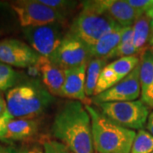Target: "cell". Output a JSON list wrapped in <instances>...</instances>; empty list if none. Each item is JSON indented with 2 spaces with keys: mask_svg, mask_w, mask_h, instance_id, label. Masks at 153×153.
I'll list each match as a JSON object with an SVG mask.
<instances>
[{
  "mask_svg": "<svg viewBox=\"0 0 153 153\" xmlns=\"http://www.w3.org/2000/svg\"><path fill=\"white\" fill-rule=\"evenodd\" d=\"M38 130V122L34 118H11L7 123L5 140H26L34 136Z\"/></svg>",
  "mask_w": 153,
  "mask_h": 153,
  "instance_id": "15",
  "label": "cell"
},
{
  "mask_svg": "<svg viewBox=\"0 0 153 153\" xmlns=\"http://www.w3.org/2000/svg\"><path fill=\"white\" fill-rule=\"evenodd\" d=\"M123 28L119 27L105 35L93 46L89 47L92 57L100 58L108 60L110 55L120 44Z\"/></svg>",
  "mask_w": 153,
  "mask_h": 153,
  "instance_id": "16",
  "label": "cell"
},
{
  "mask_svg": "<svg viewBox=\"0 0 153 153\" xmlns=\"http://www.w3.org/2000/svg\"><path fill=\"white\" fill-rule=\"evenodd\" d=\"M148 44H149L150 46H153V37L149 39V43H148Z\"/></svg>",
  "mask_w": 153,
  "mask_h": 153,
  "instance_id": "34",
  "label": "cell"
},
{
  "mask_svg": "<svg viewBox=\"0 0 153 153\" xmlns=\"http://www.w3.org/2000/svg\"><path fill=\"white\" fill-rule=\"evenodd\" d=\"M49 59L63 70H66L88 65L92 55L87 44L67 32L59 48Z\"/></svg>",
  "mask_w": 153,
  "mask_h": 153,
  "instance_id": "7",
  "label": "cell"
},
{
  "mask_svg": "<svg viewBox=\"0 0 153 153\" xmlns=\"http://www.w3.org/2000/svg\"><path fill=\"white\" fill-rule=\"evenodd\" d=\"M149 18L151 19V35H150V38L153 37V14L149 16Z\"/></svg>",
  "mask_w": 153,
  "mask_h": 153,
  "instance_id": "33",
  "label": "cell"
},
{
  "mask_svg": "<svg viewBox=\"0 0 153 153\" xmlns=\"http://www.w3.org/2000/svg\"><path fill=\"white\" fill-rule=\"evenodd\" d=\"M120 81L121 79L118 77V76L106 65L102 70L100 76L99 77L94 96L108 90L111 88L115 86L116 84H117Z\"/></svg>",
  "mask_w": 153,
  "mask_h": 153,
  "instance_id": "21",
  "label": "cell"
},
{
  "mask_svg": "<svg viewBox=\"0 0 153 153\" xmlns=\"http://www.w3.org/2000/svg\"><path fill=\"white\" fill-rule=\"evenodd\" d=\"M88 65H82L65 71V81L61 91V96L78 100L88 105V99L85 94V81Z\"/></svg>",
  "mask_w": 153,
  "mask_h": 153,
  "instance_id": "12",
  "label": "cell"
},
{
  "mask_svg": "<svg viewBox=\"0 0 153 153\" xmlns=\"http://www.w3.org/2000/svg\"><path fill=\"white\" fill-rule=\"evenodd\" d=\"M19 80V74L12 66L0 62V91L10 90Z\"/></svg>",
  "mask_w": 153,
  "mask_h": 153,
  "instance_id": "22",
  "label": "cell"
},
{
  "mask_svg": "<svg viewBox=\"0 0 153 153\" xmlns=\"http://www.w3.org/2000/svg\"><path fill=\"white\" fill-rule=\"evenodd\" d=\"M55 97L38 80L20 83L6 93L9 112L13 118H35L54 102Z\"/></svg>",
  "mask_w": 153,
  "mask_h": 153,
  "instance_id": "3",
  "label": "cell"
},
{
  "mask_svg": "<svg viewBox=\"0 0 153 153\" xmlns=\"http://www.w3.org/2000/svg\"><path fill=\"white\" fill-rule=\"evenodd\" d=\"M107 64L108 63L106 60L96 57H92V59L88 63L85 81V94L87 97L94 96L99 77Z\"/></svg>",
  "mask_w": 153,
  "mask_h": 153,
  "instance_id": "17",
  "label": "cell"
},
{
  "mask_svg": "<svg viewBox=\"0 0 153 153\" xmlns=\"http://www.w3.org/2000/svg\"><path fill=\"white\" fill-rule=\"evenodd\" d=\"M134 38L133 44L141 54L146 49V45L149 43L151 35V19L145 14L133 25Z\"/></svg>",
  "mask_w": 153,
  "mask_h": 153,
  "instance_id": "18",
  "label": "cell"
},
{
  "mask_svg": "<svg viewBox=\"0 0 153 153\" xmlns=\"http://www.w3.org/2000/svg\"><path fill=\"white\" fill-rule=\"evenodd\" d=\"M152 153H153V152H152Z\"/></svg>",
  "mask_w": 153,
  "mask_h": 153,
  "instance_id": "35",
  "label": "cell"
},
{
  "mask_svg": "<svg viewBox=\"0 0 153 153\" xmlns=\"http://www.w3.org/2000/svg\"><path fill=\"white\" fill-rule=\"evenodd\" d=\"M44 153H71L65 145L56 140H48L44 143Z\"/></svg>",
  "mask_w": 153,
  "mask_h": 153,
  "instance_id": "25",
  "label": "cell"
},
{
  "mask_svg": "<svg viewBox=\"0 0 153 153\" xmlns=\"http://www.w3.org/2000/svg\"><path fill=\"white\" fill-rule=\"evenodd\" d=\"M153 135L145 129L139 130L132 145L130 153H152Z\"/></svg>",
  "mask_w": 153,
  "mask_h": 153,
  "instance_id": "20",
  "label": "cell"
},
{
  "mask_svg": "<svg viewBox=\"0 0 153 153\" xmlns=\"http://www.w3.org/2000/svg\"><path fill=\"white\" fill-rule=\"evenodd\" d=\"M140 62V58L138 55L126 56L107 64V66L114 71L121 80H123L136 67Z\"/></svg>",
  "mask_w": 153,
  "mask_h": 153,
  "instance_id": "19",
  "label": "cell"
},
{
  "mask_svg": "<svg viewBox=\"0 0 153 153\" xmlns=\"http://www.w3.org/2000/svg\"><path fill=\"white\" fill-rule=\"evenodd\" d=\"M94 3L99 10L107 14L121 27H133L137 19L141 16L126 0H97Z\"/></svg>",
  "mask_w": 153,
  "mask_h": 153,
  "instance_id": "11",
  "label": "cell"
},
{
  "mask_svg": "<svg viewBox=\"0 0 153 153\" xmlns=\"http://www.w3.org/2000/svg\"><path fill=\"white\" fill-rule=\"evenodd\" d=\"M35 66L41 73L43 83L49 93L54 96H61L65 81V71L49 58L44 56H40Z\"/></svg>",
  "mask_w": 153,
  "mask_h": 153,
  "instance_id": "13",
  "label": "cell"
},
{
  "mask_svg": "<svg viewBox=\"0 0 153 153\" xmlns=\"http://www.w3.org/2000/svg\"><path fill=\"white\" fill-rule=\"evenodd\" d=\"M126 1L140 16L146 14L152 3V0H126Z\"/></svg>",
  "mask_w": 153,
  "mask_h": 153,
  "instance_id": "26",
  "label": "cell"
},
{
  "mask_svg": "<svg viewBox=\"0 0 153 153\" xmlns=\"http://www.w3.org/2000/svg\"><path fill=\"white\" fill-rule=\"evenodd\" d=\"M140 100L153 109V49H146L140 55Z\"/></svg>",
  "mask_w": 153,
  "mask_h": 153,
  "instance_id": "14",
  "label": "cell"
},
{
  "mask_svg": "<svg viewBox=\"0 0 153 153\" xmlns=\"http://www.w3.org/2000/svg\"><path fill=\"white\" fill-rule=\"evenodd\" d=\"M84 105L91 118L96 153H130L136 132L116 124L89 104Z\"/></svg>",
  "mask_w": 153,
  "mask_h": 153,
  "instance_id": "2",
  "label": "cell"
},
{
  "mask_svg": "<svg viewBox=\"0 0 153 153\" xmlns=\"http://www.w3.org/2000/svg\"><path fill=\"white\" fill-rule=\"evenodd\" d=\"M7 119H0V139L4 140H5L6 132H7Z\"/></svg>",
  "mask_w": 153,
  "mask_h": 153,
  "instance_id": "29",
  "label": "cell"
},
{
  "mask_svg": "<svg viewBox=\"0 0 153 153\" xmlns=\"http://www.w3.org/2000/svg\"><path fill=\"white\" fill-rule=\"evenodd\" d=\"M51 131L71 153H94L91 118L82 102L66 101L55 115Z\"/></svg>",
  "mask_w": 153,
  "mask_h": 153,
  "instance_id": "1",
  "label": "cell"
},
{
  "mask_svg": "<svg viewBox=\"0 0 153 153\" xmlns=\"http://www.w3.org/2000/svg\"><path fill=\"white\" fill-rule=\"evenodd\" d=\"M82 9L71 22L69 33L73 34L88 47L105 35L121 27L112 18L99 10L94 1H83Z\"/></svg>",
  "mask_w": 153,
  "mask_h": 153,
  "instance_id": "4",
  "label": "cell"
},
{
  "mask_svg": "<svg viewBox=\"0 0 153 153\" xmlns=\"http://www.w3.org/2000/svg\"><path fill=\"white\" fill-rule=\"evenodd\" d=\"M11 7L16 12L22 27H35L50 24L66 23V16L42 4L39 0L14 2Z\"/></svg>",
  "mask_w": 153,
  "mask_h": 153,
  "instance_id": "6",
  "label": "cell"
},
{
  "mask_svg": "<svg viewBox=\"0 0 153 153\" xmlns=\"http://www.w3.org/2000/svg\"><path fill=\"white\" fill-rule=\"evenodd\" d=\"M61 24H50L24 29V34L31 47L38 54L50 58L59 48L66 33Z\"/></svg>",
  "mask_w": 153,
  "mask_h": 153,
  "instance_id": "8",
  "label": "cell"
},
{
  "mask_svg": "<svg viewBox=\"0 0 153 153\" xmlns=\"http://www.w3.org/2000/svg\"><path fill=\"white\" fill-rule=\"evenodd\" d=\"M42 4L53 9L54 10L60 12L66 16L67 11L71 10L76 6V2L75 1H67V0H39Z\"/></svg>",
  "mask_w": 153,
  "mask_h": 153,
  "instance_id": "24",
  "label": "cell"
},
{
  "mask_svg": "<svg viewBox=\"0 0 153 153\" xmlns=\"http://www.w3.org/2000/svg\"><path fill=\"white\" fill-rule=\"evenodd\" d=\"M146 129H147V131L153 135V111L152 112H150V114H149V117H148V119L147 122H146Z\"/></svg>",
  "mask_w": 153,
  "mask_h": 153,
  "instance_id": "30",
  "label": "cell"
},
{
  "mask_svg": "<svg viewBox=\"0 0 153 153\" xmlns=\"http://www.w3.org/2000/svg\"><path fill=\"white\" fill-rule=\"evenodd\" d=\"M14 152L15 150H13L12 148L0 146V153H14Z\"/></svg>",
  "mask_w": 153,
  "mask_h": 153,
  "instance_id": "31",
  "label": "cell"
},
{
  "mask_svg": "<svg viewBox=\"0 0 153 153\" xmlns=\"http://www.w3.org/2000/svg\"><path fill=\"white\" fill-rule=\"evenodd\" d=\"M41 55L26 43L18 39L0 40V62L10 66L27 68L35 66Z\"/></svg>",
  "mask_w": 153,
  "mask_h": 153,
  "instance_id": "9",
  "label": "cell"
},
{
  "mask_svg": "<svg viewBox=\"0 0 153 153\" xmlns=\"http://www.w3.org/2000/svg\"><path fill=\"white\" fill-rule=\"evenodd\" d=\"M152 14H153V0H152V3H151L150 8H149V10H148V11L146 12V15L149 17V16H151Z\"/></svg>",
  "mask_w": 153,
  "mask_h": 153,
  "instance_id": "32",
  "label": "cell"
},
{
  "mask_svg": "<svg viewBox=\"0 0 153 153\" xmlns=\"http://www.w3.org/2000/svg\"><path fill=\"white\" fill-rule=\"evenodd\" d=\"M11 118H13V117H11V115L9 112L7 101L4 98L3 94L0 92V119L10 120Z\"/></svg>",
  "mask_w": 153,
  "mask_h": 153,
  "instance_id": "27",
  "label": "cell"
},
{
  "mask_svg": "<svg viewBox=\"0 0 153 153\" xmlns=\"http://www.w3.org/2000/svg\"><path fill=\"white\" fill-rule=\"evenodd\" d=\"M14 153H44V150H42L38 146H32V147H26L16 151Z\"/></svg>",
  "mask_w": 153,
  "mask_h": 153,
  "instance_id": "28",
  "label": "cell"
},
{
  "mask_svg": "<svg viewBox=\"0 0 153 153\" xmlns=\"http://www.w3.org/2000/svg\"><path fill=\"white\" fill-rule=\"evenodd\" d=\"M140 53L138 49L134 46L133 43H128V42H120L118 46L115 49L112 54L110 55L108 60H113V59H119L126 56H131V55H137V54Z\"/></svg>",
  "mask_w": 153,
  "mask_h": 153,
  "instance_id": "23",
  "label": "cell"
},
{
  "mask_svg": "<svg viewBox=\"0 0 153 153\" xmlns=\"http://www.w3.org/2000/svg\"><path fill=\"white\" fill-rule=\"evenodd\" d=\"M140 95V64L123 80L110 89L91 99L94 105L106 102L134 101Z\"/></svg>",
  "mask_w": 153,
  "mask_h": 153,
  "instance_id": "10",
  "label": "cell"
},
{
  "mask_svg": "<svg viewBox=\"0 0 153 153\" xmlns=\"http://www.w3.org/2000/svg\"><path fill=\"white\" fill-rule=\"evenodd\" d=\"M98 110L116 124L131 130H140L146 125L150 108L141 100L106 102L95 105Z\"/></svg>",
  "mask_w": 153,
  "mask_h": 153,
  "instance_id": "5",
  "label": "cell"
}]
</instances>
